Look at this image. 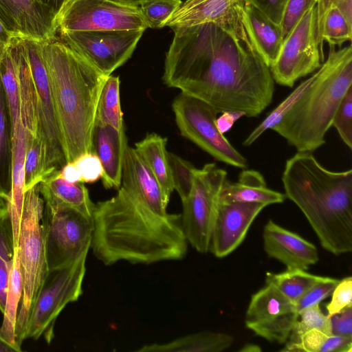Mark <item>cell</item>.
I'll use <instances>...</instances> for the list:
<instances>
[{
    "instance_id": "cell-57",
    "label": "cell",
    "mask_w": 352,
    "mask_h": 352,
    "mask_svg": "<svg viewBox=\"0 0 352 352\" xmlns=\"http://www.w3.org/2000/svg\"><path fill=\"white\" fill-rule=\"evenodd\" d=\"M73 1V0H66L65 5L66 3H67L70 2V1ZM65 5H64V6H65Z\"/></svg>"
},
{
    "instance_id": "cell-31",
    "label": "cell",
    "mask_w": 352,
    "mask_h": 352,
    "mask_svg": "<svg viewBox=\"0 0 352 352\" xmlns=\"http://www.w3.org/2000/svg\"><path fill=\"white\" fill-rule=\"evenodd\" d=\"M323 276L302 270H287L281 273H267L266 283L271 284L294 304Z\"/></svg>"
},
{
    "instance_id": "cell-34",
    "label": "cell",
    "mask_w": 352,
    "mask_h": 352,
    "mask_svg": "<svg viewBox=\"0 0 352 352\" xmlns=\"http://www.w3.org/2000/svg\"><path fill=\"white\" fill-rule=\"evenodd\" d=\"M0 72L13 127L20 117V92L16 63L10 45L0 56Z\"/></svg>"
},
{
    "instance_id": "cell-8",
    "label": "cell",
    "mask_w": 352,
    "mask_h": 352,
    "mask_svg": "<svg viewBox=\"0 0 352 352\" xmlns=\"http://www.w3.org/2000/svg\"><path fill=\"white\" fill-rule=\"evenodd\" d=\"M41 222L49 270L87 254L94 232L92 217L71 208L44 203Z\"/></svg>"
},
{
    "instance_id": "cell-21",
    "label": "cell",
    "mask_w": 352,
    "mask_h": 352,
    "mask_svg": "<svg viewBox=\"0 0 352 352\" xmlns=\"http://www.w3.org/2000/svg\"><path fill=\"white\" fill-rule=\"evenodd\" d=\"M244 0H186L166 26L187 27L206 23H227L240 19Z\"/></svg>"
},
{
    "instance_id": "cell-54",
    "label": "cell",
    "mask_w": 352,
    "mask_h": 352,
    "mask_svg": "<svg viewBox=\"0 0 352 352\" xmlns=\"http://www.w3.org/2000/svg\"><path fill=\"white\" fill-rule=\"evenodd\" d=\"M47 6L56 15L65 3L66 0H36Z\"/></svg>"
},
{
    "instance_id": "cell-38",
    "label": "cell",
    "mask_w": 352,
    "mask_h": 352,
    "mask_svg": "<svg viewBox=\"0 0 352 352\" xmlns=\"http://www.w3.org/2000/svg\"><path fill=\"white\" fill-rule=\"evenodd\" d=\"M311 329H318L327 334H332L330 318L322 313L319 304L305 309L298 314L286 344L295 342L300 335Z\"/></svg>"
},
{
    "instance_id": "cell-56",
    "label": "cell",
    "mask_w": 352,
    "mask_h": 352,
    "mask_svg": "<svg viewBox=\"0 0 352 352\" xmlns=\"http://www.w3.org/2000/svg\"><path fill=\"white\" fill-rule=\"evenodd\" d=\"M9 211L8 202L6 199L0 197V216Z\"/></svg>"
},
{
    "instance_id": "cell-40",
    "label": "cell",
    "mask_w": 352,
    "mask_h": 352,
    "mask_svg": "<svg viewBox=\"0 0 352 352\" xmlns=\"http://www.w3.org/2000/svg\"><path fill=\"white\" fill-rule=\"evenodd\" d=\"M168 158L173 188L182 201L191 192L197 168L174 153L168 152Z\"/></svg>"
},
{
    "instance_id": "cell-2",
    "label": "cell",
    "mask_w": 352,
    "mask_h": 352,
    "mask_svg": "<svg viewBox=\"0 0 352 352\" xmlns=\"http://www.w3.org/2000/svg\"><path fill=\"white\" fill-rule=\"evenodd\" d=\"M90 248L106 265L178 261L188 252L181 214H161L122 187L95 204Z\"/></svg>"
},
{
    "instance_id": "cell-25",
    "label": "cell",
    "mask_w": 352,
    "mask_h": 352,
    "mask_svg": "<svg viewBox=\"0 0 352 352\" xmlns=\"http://www.w3.org/2000/svg\"><path fill=\"white\" fill-rule=\"evenodd\" d=\"M55 172L38 184L44 203L71 208L93 218L95 204L82 182L70 183Z\"/></svg>"
},
{
    "instance_id": "cell-28",
    "label": "cell",
    "mask_w": 352,
    "mask_h": 352,
    "mask_svg": "<svg viewBox=\"0 0 352 352\" xmlns=\"http://www.w3.org/2000/svg\"><path fill=\"white\" fill-rule=\"evenodd\" d=\"M12 126L0 72V197L8 202L11 189Z\"/></svg>"
},
{
    "instance_id": "cell-51",
    "label": "cell",
    "mask_w": 352,
    "mask_h": 352,
    "mask_svg": "<svg viewBox=\"0 0 352 352\" xmlns=\"http://www.w3.org/2000/svg\"><path fill=\"white\" fill-rule=\"evenodd\" d=\"M333 6L336 7L346 21L352 25V0H336Z\"/></svg>"
},
{
    "instance_id": "cell-48",
    "label": "cell",
    "mask_w": 352,
    "mask_h": 352,
    "mask_svg": "<svg viewBox=\"0 0 352 352\" xmlns=\"http://www.w3.org/2000/svg\"><path fill=\"white\" fill-rule=\"evenodd\" d=\"M336 0H318L316 3L317 12V39L321 54L324 55V43L322 40V32L324 19L327 11L335 3Z\"/></svg>"
},
{
    "instance_id": "cell-22",
    "label": "cell",
    "mask_w": 352,
    "mask_h": 352,
    "mask_svg": "<svg viewBox=\"0 0 352 352\" xmlns=\"http://www.w3.org/2000/svg\"><path fill=\"white\" fill-rule=\"evenodd\" d=\"M240 17L256 52L266 65L271 67L278 57L283 41L280 26L245 2L240 9Z\"/></svg>"
},
{
    "instance_id": "cell-7",
    "label": "cell",
    "mask_w": 352,
    "mask_h": 352,
    "mask_svg": "<svg viewBox=\"0 0 352 352\" xmlns=\"http://www.w3.org/2000/svg\"><path fill=\"white\" fill-rule=\"evenodd\" d=\"M87 255L69 265L49 270L32 307L23 340L43 337L47 344L51 343L58 315L82 293Z\"/></svg>"
},
{
    "instance_id": "cell-9",
    "label": "cell",
    "mask_w": 352,
    "mask_h": 352,
    "mask_svg": "<svg viewBox=\"0 0 352 352\" xmlns=\"http://www.w3.org/2000/svg\"><path fill=\"white\" fill-rule=\"evenodd\" d=\"M228 179L227 172L216 164L197 168L189 196L182 201V224L188 243L199 253L210 250L219 195Z\"/></svg>"
},
{
    "instance_id": "cell-1",
    "label": "cell",
    "mask_w": 352,
    "mask_h": 352,
    "mask_svg": "<svg viewBox=\"0 0 352 352\" xmlns=\"http://www.w3.org/2000/svg\"><path fill=\"white\" fill-rule=\"evenodd\" d=\"M164 82L198 98L218 113L260 115L272 102L274 81L239 20L173 27Z\"/></svg>"
},
{
    "instance_id": "cell-47",
    "label": "cell",
    "mask_w": 352,
    "mask_h": 352,
    "mask_svg": "<svg viewBox=\"0 0 352 352\" xmlns=\"http://www.w3.org/2000/svg\"><path fill=\"white\" fill-rule=\"evenodd\" d=\"M332 334L352 337V306L330 317Z\"/></svg>"
},
{
    "instance_id": "cell-19",
    "label": "cell",
    "mask_w": 352,
    "mask_h": 352,
    "mask_svg": "<svg viewBox=\"0 0 352 352\" xmlns=\"http://www.w3.org/2000/svg\"><path fill=\"white\" fill-rule=\"evenodd\" d=\"M121 187L161 214L167 212L169 199L135 148L127 145L122 165Z\"/></svg>"
},
{
    "instance_id": "cell-27",
    "label": "cell",
    "mask_w": 352,
    "mask_h": 352,
    "mask_svg": "<svg viewBox=\"0 0 352 352\" xmlns=\"http://www.w3.org/2000/svg\"><path fill=\"white\" fill-rule=\"evenodd\" d=\"M166 146V138L151 133L137 142L135 148L159 182L166 197L170 199L174 188Z\"/></svg>"
},
{
    "instance_id": "cell-39",
    "label": "cell",
    "mask_w": 352,
    "mask_h": 352,
    "mask_svg": "<svg viewBox=\"0 0 352 352\" xmlns=\"http://www.w3.org/2000/svg\"><path fill=\"white\" fill-rule=\"evenodd\" d=\"M352 25H350L336 7L332 6L325 14L322 40L327 43L331 48L341 46L351 41Z\"/></svg>"
},
{
    "instance_id": "cell-10",
    "label": "cell",
    "mask_w": 352,
    "mask_h": 352,
    "mask_svg": "<svg viewBox=\"0 0 352 352\" xmlns=\"http://www.w3.org/2000/svg\"><path fill=\"white\" fill-rule=\"evenodd\" d=\"M56 34L77 31L130 30L148 28L136 1L73 0L55 19Z\"/></svg>"
},
{
    "instance_id": "cell-29",
    "label": "cell",
    "mask_w": 352,
    "mask_h": 352,
    "mask_svg": "<svg viewBox=\"0 0 352 352\" xmlns=\"http://www.w3.org/2000/svg\"><path fill=\"white\" fill-rule=\"evenodd\" d=\"M22 293L23 278L17 245L14 249L13 264L8 278L3 319L0 329L10 342L18 344H19L16 340L15 328Z\"/></svg>"
},
{
    "instance_id": "cell-18",
    "label": "cell",
    "mask_w": 352,
    "mask_h": 352,
    "mask_svg": "<svg viewBox=\"0 0 352 352\" xmlns=\"http://www.w3.org/2000/svg\"><path fill=\"white\" fill-rule=\"evenodd\" d=\"M263 239L268 256L280 261L287 270H307L319 259L313 243L271 219L264 226Z\"/></svg>"
},
{
    "instance_id": "cell-26",
    "label": "cell",
    "mask_w": 352,
    "mask_h": 352,
    "mask_svg": "<svg viewBox=\"0 0 352 352\" xmlns=\"http://www.w3.org/2000/svg\"><path fill=\"white\" fill-rule=\"evenodd\" d=\"M234 342L232 336L210 331L182 336L165 343L146 344L138 352H221L230 348Z\"/></svg>"
},
{
    "instance_id": "cell-33",
    "label": "cell",
    "mask_w": 352,
    "mask_h": 352,
    "mask_svg": "<svg viewBox=\"0 0 352 352\" xmlns=\"http://www.w3.org/2000/svg\"><path fill=\"white\" fill-rule=\"evenodd\" d=\"M12 224L9 211L0 216V311H4L10 272L14 256Z\"/></svg>"
},
{
    "instance_id": "cell-6",
    "label": "cell",
    "mask_w": 352,
    "mask_h": 352,
    "mask_svg": "<svg viewBox=\"0 0 352 352\" xmlns=\"http://www.w3.org/2000/svg\"><path fill=\"white\" fill-rule=\"evenodd\" d=\"M43 208L38 185L25 191L18 243L23 293L15 328L16 340L20 345L34 301L49 272L41 222Z\"/></svg>"
},
{
    "instance_id": "cell-15",
    "label": "cell",
    "mask_w": 352,
    "mask_h": 352,
    "mask_svg": "<svg viewBox=\"0 0 352 352\" xmlns=\"http://www.w3.org/2000/svg\"><path fill=\"white\" fill-rule=\"evenodd\" d=\"M297 317L296 305L274 286L266 283L252 296L245 324L257 336L280 344L288 339Z\"/></svg>"
},
{
    "instance_id": "cell-37",
    "label": "cell",
    "mask_w": 352,
    "mask_h": 352,
    "mask_svg": "<svg viewBox=\"0 0 352 352\" xmlns=\"http://www.w3.org/2000/svg\"><path fill=\"white\" fill-rule=\"evenodd\" d=\"M181 0H138L137 3L148 28L158 29L168 21L182 4Z\"/></svg>"
},
{
    "instance_id": "cell-23",
    "label": "cell",
    "mask_w": 352,
    "mask_h": 352,
    "mask_svg": "<svg viewBox=\"0 0 352 352\" xmlns=\"http://www.w3.org/2000/svg\"><path fill=\"white\" fill-rule=\"evenodd\" d=\"M284 193L267 187L262 174L255 170H243L236 182L224 183L219 195V202L258 203L265 206L283 203Z\"/></svg>"
},
{
    "instance_id": "cell-13",
    "label": "cell",
    "mask_w": 352,
    "mask_h": 352,
    "mask_svg": "<svg viewBox=\"0 0 352 352\" xmlns=\"http://www.w3.org/2000/svg\"><path fill=\"white\" fill-rule=\"evenodd\" d=\"M144 30L77 31L59 39L103 74L109 76L132 55Z\"/></svg>"
},
{
    "instance_id": "cell-46",
    "label": "cell",
    "mask_w": 352,
    "mask_h": 352,
    "mask_svg": "<svg viewBox=\"0 0 352 352\" xmlns=\"http://www.w3.org/2000/svg\"><path fill=\"white\" fill-rule=\"evenodd\" d=\"M280 26L287 0H244Z\"/></svg>"
},
{
    "instance_id": "cell-4",
    "label": "cell",
    "mask_w": 352,
    "mask_h": 352,
    "mask_svg": "<svg viewBox=\"0 0 352 352\" xmlns=\"http://www.w3.org/2000/svg\"><path fill=\"white\" fill-rule=\"evenodd\" d=\"M42 56L66 162H72L92 152L98 103L108 76L56 36L43 41Z\"/></svg>"
},
{
    "instance_id": "cell-16",
    "label": "cell",
    "mask_w": 352,
    "mask_h": 352,
    "mask_svg": "<svg viewBox=\"0 0 352 352\" xmlns=\"http://www.w3.org/2000/svg\"><path fill=\"white\" fill-rule=\"evenodd\" d=\"M56 14L36 0H0V21L14 36L45 41L56 36Z\"/></svg>"
},
{
    "instance_id": "cell-32",
    "label": "cell",
    "mask_w": 352,
    "mask_h": 352,
    "mask_svg": "<svg viewBox=\"0 0 352 352\" xmlns=\"http://www.w3.org/2000/svg\"><path fill=\"white\" fill-rule=\"evenodd\" d=\"M96 121L118 130L124 129L118 76L110 75L104 82L98 103Z\"/></svg>"
},
{
    "instance_id": "cell-42",
    "label": "cell",
    "mask_w": 352,
    "mask_h": 352,
    "mask_svg": "<svg viewBox=\"0 0 352 352\" xmlns=\"http://www.w3.org/2000/svg\"><path fill=\"white\" fill-rule=\"evenodd\" d=\"M340 280L324 277L311 287L295 303L298 314L320 302L331 294Z\"/></svg>"
},
{
    "instance_id": "cell-55",
    "label": "cell",
    "mask_w": 352,
    "mask_h": 352,
    "mask_svg": "<svg viewBox=\"0 0 352 352\" xmlns=\"http://www.w3.org/2000/svg\"><path fill=\"white\" fill-rule=\"evenodd\" d=\"M240 352H260L261 351V347L254 344L247 343L239 349Z\"/></svg>"
},
{
    "instance_id": "cell-20",
    "label": "cell",
    "mask_w": 352,
    "mask_h": 352,
    "mask_svg": "<svg viewBox=\"0 0 352 352\" xmlns=\"http://www.w3.org/2000/svg\"><path fill=\"white\" fill-rule=\"evenodd\" d=\"M127 140L124 129L118 130L96 121L92 135V152L99 158L103 174L102 181L107 189L121 186L122 170Z\"/></svg>"
},
{
    "instance_id": "cell-24",
    "label": "cell",
    "mask_w": 352,
    "mask_h": 352,
    "mask_svg": "<svg viewBox=\"0 0 352 352\" xmlns=\"http://www.w3.org/2000/svg\"><path fill=\"white\" fill-rule=\"evenodd\" d=\"M11 189L8 199L15 247L18 245L25 193V132L21 117L12 128Z\"/></svg>"
},
{
    "instance_id": "cell-11",
    "label": "cell",
    "mask_w": 352,
    "mask_h": 352,
    "mask_svg": "<svg viewBox=\"0 0 352 352\" xmlns=\"http://www.w3.org/2000/svg\"><path fill=\"white\" fill-rule=\"evenodd\" d=\"M173 110L181 134L216 160L245 169L248 161L217 129L219 113L206 102L181 92L173 100Z\"/></svg>"
},
{
    "instance_id": "cell-50",
    "label": "cell",
    "mask_w": 352,
    "mask_h": 352,
    "mask_svg": "<svg viewBox=\"0 0 352 352\" xmlns=\"http://www.w3.org/2000/svg\"><path fill=\"white\" fill-rule=\"evenodd\" d=\"M58 176L70 183L82 182L81 173L73 162L66 163L59 170Z\"/></svg>"
},
{
    "instance_id": "cell-17",
    "label": "cell",
    "mask_w": 352,
    "mask_h": 352,
    "mask_svg": "<svg viewBox=\"0 0 352 352\" xmlns=\"http://www.w3.org/2000/svg\"><path fill=\"white\" fill-rule=\"evenodd\" d=\"M265 207L258 203L219 202L209 250L218 258L232 253L243 241L252 223Z\"/></svg>"
},
{
    "instance_id": "cell-52",
    "label": "cell",
    "mask_w": 352,
    "mask_h": 352,
    "mask_svg": "<svg viewBox=\"0 0 352 352\" xmlns=\"http://www.w3.org/2000/svg\"><path fill=\"white\" fill-rule=\"evenodd\" d=\"M21 345L10 342L0 329V352H21Z\"/></svg>"
},
{
    "instance_id": "cell-49",
    "label": "cell",
    "mask_w": 352,
    "mask_h": 352,
    "mask_svg": "<svg viewBox=\"0 0 352 352\" xmlns=\"http://www.w3.org/2000/svg\"><path fill=\"white\" fill-rule=\"evenodd\" d=\"M245 114L240 111H226L221 113V115L216 118L215 123L219 131L224 134L228 132L234 124Z\"/></svg>"
},
{
    "instance_id": "cell-5",
    "label": "cell",
    "mask_w": 352,
    "mask_h": 352,
    "mask_svg": "<svg viewBox=\"0 0 352 352\" xmlns=\"http://www.w3.org/2000/svg\"><path fill=\"white\" fill-rule=\"evenodd\" d=\"M352 87V48H331L299 99L272 130L298 152H313L325 144L336 111Z\"/></svg>"
},
{
    "instance_id": "cell-36",
    "label": "cell",
    "mask_w": 352,
    "mask_h": 352,
    "mask_svg": "<svg viewBox=\"0 0 352 352\" xmlns=\"http://www.w3.org/2000/svg\"><path fill=\"white\" fill-rule=\"evenodd\" d=\"M313 75L300 82L286 98L274 109L265 118L250 132L243 140V145L245 146H250L266 131L272 129L299 99L302 94L311 83Z\"/></svg>"
},
{
    "instance_id": "cell-12",
    "label": "cell",
    "mask_w": 352,
    "mask_h": 352,
    "mask_svg": "<svg viewBox=\"0 0 352 352\" xmlns=\"http://www.w3.org/2000/svg\"><path fill=\"white\" fill-rule=\"evenodd\" d=\"M324 61L317 39L315 5L283 39L278 57L270 69L277 84L292 87L297 80L318 70Z\"/></svg>"
},
{
    "instance_id": "cell-45",
    "label": "cell",
    "mask_w": 352,
    "mask_h": 352,
    "mask_svg": "<svg viewBox=\"0 0 352 352\" xmlns=\"http://www.w3.org/2000/svg\"><path fill=\"white\" fill-rule=\"evenodd\" d=\"M73 162L81 173L82 183H92L102 178L103 168L99 158L94 153L81 154Z\"/></svg>"
},
{
    "instance_id": "cell-14",
    "label": "cell",
    "mask_w": 352,
    "mask_h": 352,
    "mask_svg": "<svg viewBox=\"0 0 352 352\" xmlns=\"http://www.w3.org/2000/svg\"><path fill=\"white\" fill-rule=\"evenodd\" d=\"M35 91L38 137L45 149L47 177L67 163L42 56L43 41L25 39Z\"/></svg>"
},
{
    "instance_id": "cell-44",
    "label": "cell",
    "mask_w": 352,
    "mask_h": 352,
    "mask_svg": "<svg viewBox=\"0 0 352 352\" xmlns=\"http://www.w3.org/2000/svg\"><path fill=\"white\" fill-rule=\"evenodd\" d=\"M331 294V301L326 305L327 316L329 318L352 306V277L348 276L340 280Z\"/></svg>"
},
{
    "instance_id": "cell-43",
    "label": "cell",
    "mask_w": 352,
    "mask_h": 352,
    "mask_svg": "<svg viewBox=\"0 0 352 352\" xmlns=\"http://www.w3.org/2000/svg\"><path fill=\"white\" fill-rule=\"evenodd\" d=\"M317 1L318 0H287L280 23L283 39L294 28L303 14L311 6L316 5Z\"/></svg>"
},
{
    "instance_id": "cell-3",
    "label": "cell",
    "mask_w": 352,
    "mask_h": 352,
    "mask_svg": "<svg viewBox=\"0 0 352 352\" xmlns=\"http://www.w3.org/2000/svg\"><path fill=\"white\" fill-rule=\"evenodd\" d=\"M286 198L302 211L322 248L335 255L352 251V170L332 171L312 152H297L282 175Z\"/></svg>"
},
{
    "instance_id": "cell-53",
    "label": "cell",
    "mask_w": 352,
    "mask_h": 352,
    "mask_svg": "<svg viewBox=\"0 0 352 352\" xmlns=\"http://www.w3.org/2000/svg\"><path fill=\"white\" fill-rule=\"evenodd\" d=\"M14 36L5 28L0 21V56L10 45Z\"/></svg>"
},
{
    "instance_id": "cell-35",
    "label": "cell",
    "mask_w": 352,
    "mask_h": 352,
    "mask_svg": "<svg viewBox=\"0 0 352 352\" xmlns=\"http://www.w3.org/2000/svg\"><path fill=\"white\" fill-rule=\"evenodd\" d=\"M46 178L44 145L38 136L25 134V191Z\"/></svg>"
},
{
    "instance_id": "cell-30",
    "label": "cell",
    "mask_w": 352,
    "mask_h": 352,
    "mask_svg": "<svg viewBox=\"0 0 352 352\" xmlns=\"http://www.w3.org/2000/svg\"><path fill=\"white\" fill-rule=\"evenodd\" d=\"M281 351L351 352L352 337L327 334L318 329L303 333L292 344H286Z\"/></svg>"
},
{
    "instance_id": "cell-41",
    "label": "cell",
    "mask_w": 352,
    "mask_h": 352,
    "mask_svg": "<svg viewBox=\"0 0 352 352\" xmlns=\"http://www.w3.org/2000/svg\"><path fill=\"white\" fill-rule=\"evenodd\" d=\"M332 126L337 130L343 142L352 148V87L349 88L334 115Z\"/></svg>"
}]
</instances>
